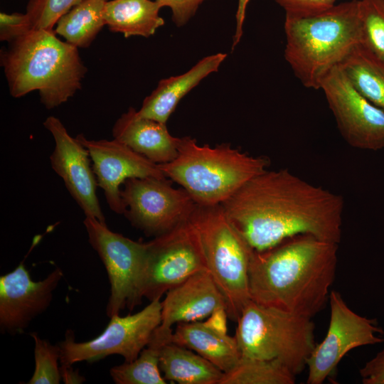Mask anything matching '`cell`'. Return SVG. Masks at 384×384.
I'll return each mask as SVG.
<instances>
[{
	"label": "cell",
	"mask_w": 384,
	"mask_h": 384,
	"mask_svg": "<svg viewBox=\"0 0 384 384\" xmlns=\"http://www.w3.org/2000/svg\"><path fill=\"white\" fill-rule=\"evenodd\" d=\"M160 6H167L172 12V21L178 27L186 24L199 6L207 0H154Z\"/></svg>",
	"instance_id": "obj_32"
},
{
	"label": "cell",
	"mask_w": 384,
	"mask_h": 384,
	"mask_svg": "<svg viewBox=\"0 0 384 384\" xmlns=\"http://www.w3.org/2000/svg\"><path fill=\"white\" fill-rule=\"evenodd\" d=\"M320 89L348 145L362 150L384 149V110L361 95L338 65L325 75Z\"/></svg>",
	"instance_id": "obj_13"
},
{
	"label": "cell",
	"mask_w": 384,
	"mask_h": 384,
	"mask_svg": "<svg viewBox=\"0 0 384 384\" xmlns=\"http://www.w3.org/2000/svg\"><path fill=\"white\" fill-rule=\"evenodd\" d=\"M330 320L323 341L316 344L306 361L307 384H321L336 369L339 362L351 350L380 343L383 329L376 319H368L353 311L341 294L330 292Z\"/></svg>",
	"instance_id": "obj_12"
},
{
	"label": "cell",
	"mask_w": 384,
	"mask_h": 384,
	"mask_svg": "<svg viewBox=\"0 0 384 384\" xmlns=\"http://www.w3.org/2000/svg\"><path fill=\"white\" fill-rule=\"evenodd\" d=\"M43 125L55 141L54 150L50 156L52 169L63 179L85 215L106 223L97 196L98 185L87 149L76 137L69 134L58 118L49 116Z\"/></svg>",
	"instance_id": "obj_15"
},
{
	"label": "cell",
	"mask_w": 384,
	"mask_h": 384,
	"mask_svg": "<svg viewBox=\"0 0 384 384\" xmlns=\"http://www.w3.org/2000/svg\"><path fill=\"white\" fill-rule=\"evenodd\" d=\"M226 57L227 54L222 53L208 55L183 74L161 80L144 100L138 114L166 124L181 100L203 79L217 72Z\"/></svg>",
	"instance_id": "obj_19"
},
{
	"label": "cell",
	"mask_w": 384,
	"mask_h": 384,
	"mask_svg": "<svg viewBox=\"0 0 384 384\" xmlns=\"http://www.w3.org/2000/svg\"><path fill=\"white\" fill-rule=\"evenodd\" d=\"M33 338L35 368L28 384H58L62 380L58 361L60 349L58 345H52L42 339L36 333L31 334Z\"/></svg>",
	"instance_id": "obj_28"
},
{
	"label": "cell",
	"mask_w": 384,
	"mask_h": 384,
	"mask_svg": "<svg viewBox=\"0 0 384 384\" xmlns=\"http://www.w3.org/2000/svg\"><path fill=\"white\" fill-rule=\"evenodd\" d=\"M208 270L198 233L189 219L146 242L139 274V299H161L193 274Z\"/></svg>",
	"instance_id": "obj_8"
},
{
	"label": "cell",
	"mask_w": 384,
	"mask_h": 384,
	"mask_svg": "<svg viewBox=\"0 0 384 384\" xmlns=\"http://www.w3.org/2000/svg\"><path fill=\"white\" fill-rule=\"evenodd\" d=\"M269 165L267 157L250 156L226 144L200 146L189 137L180 138L175 159L159 164L166 178L201 206L223 203Z\"/></svg>",
	"instance_id": "obj_5"
},
{
	"label": "cell",
	"mask_w": 384,
	"mask_h": 384,
	"mask_svg": "<svg viewBox=\"0 0 384 384\" xmlns=\"http://www.w3.org/2000/svg\"><path fill=\"white\" fill-rule=\"evenodd\" d=\"M339 68L353 87L384 110V60L362 43L340 63Z\"/></svg>",
	"instance_id": "obj_23"
},
{
	"label": "cell",
	"mask_w": 384,
	"mask_h": 384,
	"mask_svg": "<svg viewBox=\"0 0 384 384\" xmlns=\"http://www.w3.org/2000/svg\"><path fill=\"white\" fill-rule=\"evenodd\" d=\"M237 322L242 356L277 360L295 375L304 370L316 345L312 318L250 300Z\"/></svg>",
	"instance_id": "obj_6"
},
{
	"label": "cell",
	"mask_w": 384,
	"mask_h": 384,
	"mask_svg": "<svg viewBox=\"0 0 384 384\" xmlns=\"http://www.w3.org/2000/svg\"><path fill=\"white\" fill-rule=\"evenodd\" d=\"M0 56L10 94L21 97L38 90L47 109L73 97L87 72L78 48L60 40L54 29H31L9 43Z\"/></svg>",
	"instance_id": "obj_3"
},
{
	"label": "cell",
	"mask_w": 384,
	"mask_h": 384,
	"mask_svg": "<svg viewBox=\"0 0 384 384\" xmlns=\"http://www.w3.org/2000/svg\"><path fill=\"white\" fill-rule=\"evenodd\" d=\"M170 342L153 334L149 344L131 362L112 367L110 376L116 384H166L161 374L159 351L161 346Z\"/></svg>",
	"instance_id": "obj_25"
},
{
	"label": "cell",
	"mask_w": 384,
	"mask_h": 384,
	"mask_svg": "<svg viewBox=\"0 0 384 384\" xmlns=\"http://www.w3.org/2000/svg\"><path fill=\"white\" fill-rule=\"evenodd\" d=\"M161 322V302L156 299L134 314L113 315L102 334L92 340L76 342L73 332L68 331L58 344L60 366L92 363L114 354L122 356L126 362L133 361L149 344Z\"/></svg>",
	"instance_id": "obj_9"
},
{
	"label": "cell",
	"mask_w": 384,
	"mask_h": 384,
	"mask_svg": "<svg viewBox=\"0 0 384 384\" xmlns=\"http://www.w3.org/2000/svg\"><path fill=\"white\" fill-rule=\"evenodd\" d=\"M228 317L225 308H220L214 311L203 323L213 330L218 332L227 334V318Z\"/></svg>",
	"instance_id": "obj_34"
},
{
	"label": "cell",
	"mask_w": 384,
	"mask_h": 384,
	"mask_svg": "<svg viewBox=\"0 0 384 384\" xmlns=\"http://www.w3.org/2000/svg\"><path fill=\"white\" fill-rule=\"evenodd\" d=\"M361 43L384 60V0H359Z\"/></svg>",
	"instance_id": "obj_27"
},
{
	"label": "cell",
	"mask_w": 384,
	"mask_h": 384,
	"mask_svg": "<svg viewBox=\"0 0 384 384\" xmlns=\"http://www.w3.org/2000/svg\"><path fill=\"white\" fill-rule=\"evenodd\" d=\"M284 58L307 88L320 89L325 75L362 42L359 0L316 14H285Z\"/></svg>",
	"instance_id": "obj_4"
},
{
	"label": "cell",
	"mask_w": 384,
	"mask_h": 384,
	"mask_svg": "<svg viewBox=\"0 0 384 384\" xmlns=\"http://www.w3.org/2000/svg\"><path fill=\"white\" fill-rule=\"evenodd\" d=\"M286 14L309 16L323 12L336 5V0H274Z\"/></svg>",
	"instance_id": "obj_31"
},
{
	"label": "cell",
	"mask_w": 384,
	"mask_h": 384,
	"mask_svg": "<svg viewBox=\"0 0 384 384\" xmlns=\"http://www.w3.org/2000/svg\"><path fill=\"white\" fill-rule=\"evenodd\" d=\"M107 0H83L61 16L54 31L68 43L85 48L106 25L104 17Z\"/></svg>",
	"instance_id": "obj_24"
},
{
	"label": "cell",
	"mask_w": 384,
	"mask_h": 384,
	"mask_svg": "<svg viewBox=\"0 0 384 384\" xmlns=\"http://www.w3.org/2000/svg\"><path fill=\"white\" fill-rule=\"evenodd\" d=\"M220 308L227 309L223 293L208 270L201 271L166 293L157 329L172 333L174 324L200 321Z\"/></svg>",
	"instance_id": "obj_17"
},
{
	"label": "cell",
	"mask_w": 384,
	"mask_h": 384,
	"mask_svg": "<svg viewBox=\"0 0 384 384\" xmlns=\"http://www.w3.org/2000/svg\"><path fill=\"white\" fill-rule=\"evenodd\" d=\"M338 245L300 235L267 250H253L248 270L251 300L313 318L329 301Z\"/></svg>",
	"instance_id": "obj_2"
},
{
	"label": "cell",
	"mask_w": 384,
	"mask_h": 384,
	"mask_svg": "<svg viewBox=\"0 0 384 384\" xmlns=\"http://www.w3.org/2000/svg\"><path fill=\"white\" fill-rule=\"evenodd\" d=\"M83 224L88 241L107 272L110 284L107 316L118 314L125 308L132 311L142 302L137 288L146 242H136L114 233L95 218L85 216Z\"/></svg>",
	"instance_id": "obj_11"
},
{
	"label": "cell",
	"mask_w": 384,
	"mask_h": 384,
	"mask_svg": "<svg viewBox=\"0 0 384 384\" xmlns=\"http://www.w3.org/2000/svg\"><path fill=\"white\" fill-rule=\"evenodd\" d=\"M112 135L157 164L170 162L178 155L180 138L173 137L166 124L142 117L133 107L116 121Z\"/></svg>",
	"instance_id": "obj_18"
},
{
	"label": "cell",
	"mask_w": 384,
	"mask_h": 384,
	"mask_svg": "<svg viewBox=\"0 0 384 384\" xmlns=\"http://www.w3.org/2000/svg\"><path fill=\"white\" fill-rule=\"evenodd\" d=\"M62 380L65 383H81L85 380L83 377L78 374V371L73 370L71 366L60 367Z\"/></svg>",
	"instance_id": "obj_36"
},
{
	"label": "cell",
	"mask_w": 384,
	"mask_h": 384,
	"mask_svg": "<svg viewBox=\"0 0 384 384\" xmlns=\"http://www.w3.org/2000/svg\"><path fill=\"white\" fill-rule=\"evenodd\" d=\"M171 341L197 353L223 373L230 370L242 357L235 336L213 330L203 321L177 324Z\"/></svg>",
	"instance_id": "obj_20"
},
{
	"label": "cell",
	"mask_w": 384,
	"mask_h": 384,
	"mask_svg": "<svg viewBox=\"0 0 384 384\" xmlns=\"http://www.w3.org/2000/svg\"><path fill=\"white\" fill-rule=\"evenodd\" d=\"M76 138L87 149L97 185L103 190L110 208L117 214L125 210L119 187L127 179L166 178L159 164L115 139L90 140L83 134Z\"/></svg>",
	"instance_id": "obj_14"
},
{
	"label": "cell",
	"mask_w": 384,
	"mask_h": 384,
	"mask_svg": "<svg viewBox=\"0 0 384 384\" xmlns=\"http://www.w3.org/2000/svg\"><path fill=\"white\" fill-rule=\"evenodd\" d=\"M31 25L26 14L0 13V40L9 43L31 31Z\"/></svg>",
	"instance_id": "obj_30"
},
{
	"label": "cell",
	"mask_w": 384,
	"mask_h": 384,
	"mask_svg": "<svg viewBox=\"0 0 384 384\" xmlns=\"http://www.w3.org/2000/svg\"><path fill=\"white\" fill-rule=\"evenodd\" d=\"M63 276L56 267L45 279L33 281L22 261L13 271L0 277L1 332L21 334L30 322L49 306L53 293Z\"/></svg>",
	"instance_id": "obj_16"
},
{
	"label": "cell",
	"mask_w": 384,
	"mask_h": 384,
	"mask_svg": "<svg viewBox=\"0 0 384 384\" xmlns=\"http://www.w3.org/2000/svg\"><path fill=\"white\" fill-rule=\"evenodd\" d=\"M363 384H384V349L359 370Z\"/></svg>",
	"instance_id": "obj_33"
},
{
	"label": "cell",
	"mask_w": 384,
	"mask_h": 384,
	"mask_svg": "<svg viewBox=\"0 0 384 384\" xmlns=\"http://www.w3.org/2000/svg\"><path fill=\"white\" fill-rule=\"evenodd\" d=\"M159 368L166 380L179 384H219L224 374L197 353L172 341L160 348Z\"/></svg>",
	"instance_id": "obj_22"
},
{
	"label": "cell",
	"mask_w": 384,
	"mask_h": 384,
	"mask_svg": "<svg viewBox=\"0 0 384 384\" xmlns=\"http://www.w3.org/2000/svg\"><path fill=\"white\" fill-rule=\"evenodd\" d=\"M295 375L277 360L242 356L219 384H294Z\"/></svg>",
	"instance_id": "obj_26"
},
{
	"label": "cell",
	"mask_w": 384,
	"mask_h": 384,
	"mask_svg": "<svg viewBox=\"0 0 384 384\" xmlns=\"http://www.w3.org/2000/svg\"><path fill=\"white\" fill-rule=\"evenodd\" d=\"M189 220L198 233L208 272L225 299L228 318L237 321L251 300L248 270L254 250L230 221L221 204H196Z\"/></svg>",
	"instance_id": "obj_7"
},
{
	"label": "cell",
	"mask_w": 384,
	"mask_h": 384,
	"mask_svg": "<svg viewBox=\"0 0 384 384\" xmlns=\"http://www.w3.org/2000/svg\"><path fill=\"white\" fill-rule=\"evenodd\" d=\"M83 0H28L26 14L32 29L53 30L59 18Z\"/></svg>",
	"instance_id": "obj_29"
},
{
	"label": "cell",
	"mask_w": 384,
	"mask_h": 384,
	"mask_svg": "<svg viewBox=\"0 0 384 384\" xmlns=\"http://www.w3.org/2000/svg\"><path fill=\"white\" fill-rule=\"evenodd\" d=\"M234 227L257 252L300 235L338 244L343 199L287 169L265 170L221 203Z\"/></svg>",
	"instance_id": "obj_1"
},
{
	"label": "cell",
	"mask_w": 384,
	"mask_h": 384,
	"mask_svg": "<svg viewBox=\"0 0 384 384\" xmlns=\"http://www.w3.org/2000/svg\"><path fill=\"white\" fill-rule=\"evenodd\" d=\"M161 9L156 1L111 0L105 4L104 17L112 32L121 33L125 38H148L164 25L159 15Z\"/></svg>",
	"instance_id": "obj_21"
},
{
	"label": "cell",
	"mask_w": 384,
	"mask_h": 384,
	"mask_svg": "<svg viewBox=\"0 0 384 384\" xmlns=\"http://www.w3.org/2000/svg\"><path fill=\"white\" fill-rule=\"evenodd\" d=\"M123 215L147 236L163 235L189 219L196 203L167 178H131L123 183Z\"/></svg>",
	"instance_id": "obj_10"
},
{
	"label": "cell",
	"mask_w": 384,
	"mask_h": 384,
	"mask_svg": "<svg viewBox=\"0 0 384 384\" xmlns=\"http://www.w3.org/2000/svg\"><path fill=\"white\" fill-rule=\"evenodd\" d=\"M250 0H238L236 12V28L233 36L232 49L238 44L243 33V23L245 18V13L247 4Z\"/></svg>",
	"instance_id": "obj_35"
}]
</instances>
